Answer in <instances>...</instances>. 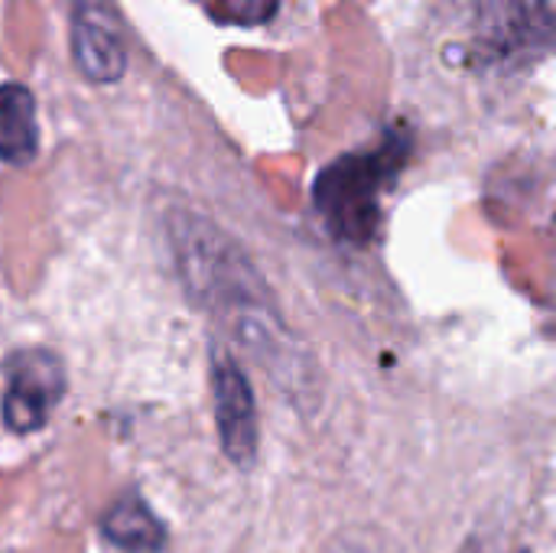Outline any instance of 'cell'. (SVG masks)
Segmentation results:
<instances>
[{
    "mask_svg": "<svg viewBox=\"0 0 556 553\" xmlns=\"http://www.w3.org/2000/svg\"><path fill=\"white\" fill-rule=\"evenodd\" d=\"M173 238L189 293H195V300L267 365L293 359L283 319L274 313L267 287L257 280L251 261L235 248V241L195 215H186L173 228Z\"/></svg>",
    "mask_w": 556,
    "mask_h": 553,
    "instance_id": "obj_1",
    "label": "cell"
},
{
    "mask_svg": "<svg viewBox=\"0 0 556 553\" xmlns=\"http://www.w3.org/2000/svg\"><path fill=\"white\" fill-rule=\"evenodd\" d=\"M404 163V143L391 140L368 153L332 163L316 179V205L342 241H368L378 225V202Z\"/></svg>",
    "mask_w": 556,
    "mask_h": 553,
    "instance_id": "obj_2",
    "label": "cell"
},
{
    "mask_svg": "<svg viewBox=\"0 0 556 553\" xmlns=\"http://www.w3.org/2000/svg\"><path fill=\"white\" fill-rule=\"evenodd\" d=\"M65 394V368L46 349H20L3 362L0 414L13 433L46 427Z\"/></svg>",
    "mask_w": 556,
    "mask_h": 553,
    "instance_id": "obj_3",
    "label": "cell"
},
{
    "mask_svg": "<svg viewBox=\"0 0 556 553\" xmlns=\"http://www.w3.org/2000/svg\"><path fill=\"white\" fill-rule=\"evenodd\" d=\"M212 394L218 437L231 463L251 466L257 453V404L241 365L228 352H212Z\"/></svg>",
    "mask_w": 556,
    "mask_h": 553,
    "instance_id": "obj_4",
    "label": "cell"
},
{
    "mask_svg": "<svg viewBox=\"0 0 556 553\" xmlns=\"http://www.w3.org/2000/svg\"><path fill=\"white\" fill-rule=\"evenodd\" d=\"M72 55L85 78L98 85L117 81L127 68V46L114 13L91 0H78L72 16Z\"/></svg>",
    "mask_w": 556,
    "mask_h": 553,
    "instance_id": "obj_5",
    "label": "cell"
},
{
    "mask_svg": "<svg viewBox=\"0 0 556 553\" xmlns=\"http://www.w3.org/2000/svg\"><path fill=\"white\" fill-rule=\"evenodd\" d=\"M39 150L36 101L20 81L0 85V163L26 166Z\"/></svg>",
    "mask_w": 556,
    "mask_h": 553,
    "instance_id": "obj_6",
    "label": "cell"
},
{
    "mask_svg": "<svg viewBox=\"0 0 556 553\" xmlns=\"http://www.w3.org/2000/svg\"><path fill=\"white\" fill-rule=\"evenodd\" d=\"M104 538L124 553H156L166 544V531L156 515L134 495L121 499L101 521Z\"/></svg>",
    "mask_w": 556,
    "mask_h": 553,
    "instance_id": "obj_7",
    "label": "cell"
},
{
    "mask_svg": "<svg viewBox=\"0 0 556 553\" xmlns=\"http://www.w3.org/2000/svg\"><path fill=\"white\" fill-rule=\"evenodd\" d=\"M208 10L235 26H261L280 10V0H208Z\"/></svg>",
    "mask_w": 556,
    "mask_h": 553,
    "instance_id": "obj_8",
    "label": "cell"
},
{
    "mask_svg": "<svg viewBox=\"0 0 556 553\" xmlns=\"http://www.w3.org/2000/svg\"><path fill=\"white\" fill-rule=\"evenodd\" d=\"M329 553H381V551L375 548V541H362V538L349 535V538L342 541V548H332Z\"/></svg>",
    "mask_w": 556,
    "mask_h": 553,
    "instance_id": "obj_9",
    "label": "cell"
}]
</instances>
